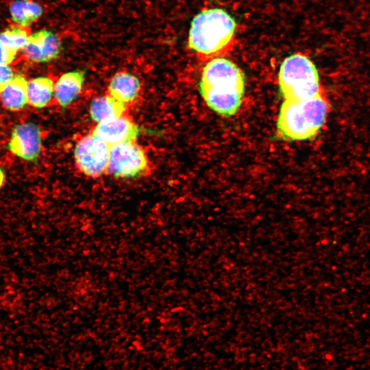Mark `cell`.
Segmentation results:
<instances>
[{
  "instance_id": "cell-8",
  "label": "cell",
  "mask_w": 370,
  "mask_h": 370,
  "mask_svg": "<svg viewBox=\"0 0 370 370\" xmlns=\"http://www.w3.org/2000/svg\"><path fill=\"white\" fill-rule=\"evenodd\" d=\"M62 49L61 41L56 34L41 29L29 35L22 51L28 60L42 63L56 59Z\"/></svg>"
},
{
  "instance_id": "cell-7",
  "label": "cell",
  "mask_w": 370,
  "mask_h": 370,
  "mask_svg": "<svg viewBox=\"0 0 370 370\" xmlns=\"http://www.w3.org/2000/svg\"><path fill=\"white\" fill-rule=\"evenodd\" d=\"M42 147L41 129L32 122L16 125L12 130L7 146L12 153L29 162L38 160Z\"/></svg>"
},
{
  "instance_id": "cell-9",
  "label": "cell",
  "mask_w": 370,
  "mask_h": 370,
  "mask_svg": "<svg viewBox=\"0 0 370 370\" xmlns=\"http://www.w3.org/2000/svg\"><path fill=\"white\" fill-rule=\"evenodd\" d=\"M91 132L110 147L127 142L136 141L140 134L139 126L125 114L97 123Z\"/></svg>"
},
{
  "instance_id": "cell-10",
  "label": "cell",
  "mask_w": 370,
  "mask_h": 370,
  "mask_svg": "<svg viewBox=\"0 0 370 370\" xmlns=\"http://www.w3.org/2000/svg\"><path fill=\"white\" fill-rule=\"evenodd\" d=\"M140 90L141 83L137 76L127 71H119L110 80L107 94L127 105L138 97Z\"/></svg>"
},
{
  "instance_id": "cell-11",
  "label": "cell",
  "mask_w": 370,
  "mask_h": 370,
  "mask_svg": "<svg viewBox=\"0 0 370 370\" xmlns=\"http://www.w3.org/2000/svg\"><path fill=\"white\" fill-rule=\"evenodd\" d=\"M85 79L84 71H73L62 74L54 86V97L62 108L68 107L80 93Z\"/></svg>"
},
{
  "instance_id": "cell-13",
  "label": "cell",
  "mask_w": 370,
  "mask_h": 370,
  "mask_svg": "<svg viewBox=\"0 0 370 370\" xmlns=\"http://www.w3.org/2000/svg\"><path fill=\"white\" fill-rule=\"evenodd\" d=\"M125 109L126 105L106 94L91 101L89 114L92 120L99 123L123 115Z\"/></svg>"
},
{
  "instance_id": "cell-14",
  "label": "cell",
  "mask_w": 370,
  "mask_h": 370,
  "mask_svg": "<svg viewBox=\"0 0 370 370\" xmlns=\"http://www.w3.org/2000/svg\"><path fill=\"white\" fill-rule=\"evenodd\" d=\"M53 81L45 76L32 79L27 83L28 103L36 108L46 107L54 97Z\"/></svg>"
},
{
  "instance_id": "cell-12",
  "label": "cell",
  "mask_w": 370,
  "mask_h": 370,
  "mask_svg": "<svg viewBox=\"0 0 370 370\" xmlns=\"http://www.w3.org/2000/svg\"><path fill=\"white\" fill-rule=\"evenodd\" d=\"M28 82L21 74L14 75L10 82L0 92L3 106L10 111H18L28 103Z\"/></svg>"
},
{
  "instance_id": "cell-16",
  "label": "cell",
  "mask_w": 370,
  "mask_h": 370,
  "mask_svg": "<svg viewBox=\"0 0 370 370\" xmlns=\"http://www.w3.org/2000/svg\"><path fill=\"white\" fill-rule=\"evenodd\" d=\"M30 34L28 27L14 24L0 33V41L18 52L26 46Z\"/></svg>"
},
{
  "instance_id": "cell-2",
  "label": "cell",
  "mask_w": 370,
  "mask_h": 370,
  "mask_svg": "<svg viewBox=\"0 0 370 370\" xmlns=\"http://www.w3.org/2000/svg\"><path fill=\"white\" fill-rule=\"evenodd\" d=\"M236 27L234 19L224 10L206 9L191 21L188 46L201 60L223 58L233 49Z\"/></svg>"
},
{
  "instance_id": "cell-15",
  "label": "cell",
  "mask_w": 370,
  "mask_h": 370,
  "mask_svg": "<svg viewBox=\"0 0 370 370\" xmlns=\"http://www.w3.org/2000/svg\"><path fill=\"white\" fill-rule=\"evenodd\" d=\"M14 24L28 27L42 14V6L33 0H14L9 7Z\"/></svg>"
},
{
  "instance_id": "cell-6",
  "label": "cell",
  "mask_w": 370,
  "mask_h": 370,
  "mask_svg": "<svg viewBox=\"0 0 370 370\" xmlns=\"http://www.w3.org/2000/svg\"><path fill=\"white\" fill-rule=\"evenodd\" d=\"M110 146L91 132L81 137L74 148V162L83 175L97 178L106 174Z\"/></svg>"
},
{
  "instance_id": "cell-17",
  "label": "cell",
  "mask_w": 370,
  "mask_h": 370,
  "mask_svg": "<svg viewBox=\"0 0 370 370\" xmlns=\"http://www.w3.org/2000/svg\"><path fill=\"white\" fill-rule=\"evenodd\" d=\"M16 53V51L8 47L0 41V64H10L15 60Z\"/></svg>"
},
{
  "instance_id": "cell-5",
  "label": "cell",
  "mask_w": 370,
  "mask_h": 370,
  "mask_svg": "<svg viewBox=\"0 0 370 370\" xmlns=\"http://www.w3.org/2000/svg\"><path fill=\"white\" fill-rule=\"evenodd\" d=\"M149 170L148 157L136 141L110 147L106 174L116 178L131 179L143 176Z\"/></svg>"
},
{
  "instance_id": "cell-3",
  "label": "cell",
  "mask_w": 370,
  "mask_h": 370,
  "mask_svg": "<svg viewBox=\"0 0 370 370\" xmlns=\"http://www.w3.org/2000/svg\"><path fill=\"white\" fill-rule=\"evenodd\" d=\"M328 109L321 94L306 99L284 100L277 120L278 134L288 140L315 136L325 122Z\"/></svg>"
},
{
  "instance_id": "cell-4",
  "label": "cell",
  "mask_w": 370,
  "mask_h": 370,
  "mask_svg": "<svg viewBox=\"0 0 370 370\" xmlns=\"http://www.w3.org/2000/svg\"><path fill=\"white\" fill-rule=\"evenodd\" d=\"M278 85L284 100L306 99L321 94L317 68L301 53L283 60L278 73Z\"/></svg>"
},
{
  "instance_id": "cell-19",
  "label": "cell",
  "mask_w": 370,
  "mask_h": 370,
  "mask_svg": "<svg viewBox=\"0 0 370 370\" xmlns=\"http://www.w3.org/2000/svg\"><path fill=\"white\" fill-rule=\"evenodd\" d=\"M5 180V175L4 170L1 166H0V189L2 188V186L4 185Z\"/></svg>"
},
{
  "instance_id": "cell-18",
  "label": "cell",
  "mask_w": 370,
  "mask_h": 370,
  "mask_svg": "<svg viewBox=\"0 0 370 370\" xmlns=\"http://www.w3.org/2000/svg\"><path fill=\"white\" fill-rule=\"evenodd\" d=\"M13 69L9 65L0 64V92L14 77Z\"/></svg>"
},
{
  "instance_id": "cell-1",
  "label": "cell",
  "mask_w": 370,
  "mask_h": 370,
  "mask_svg": "<svg viewBox=\"0 0 370 370\" xmlns=\"http://www.w3.org/2000/svg\"><path fill=\"white\" fill-rule=\"evenodd\" d=\"M200 93L217 114L230 116L238 111L245 91L243 71L232 61L217 58L207 62L199 82Z\"/></svg>"
}]
</instances>
